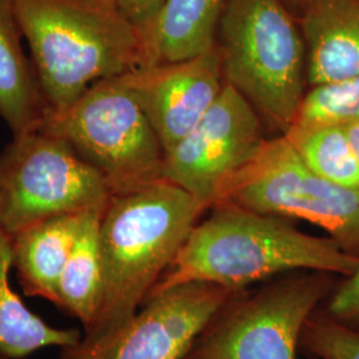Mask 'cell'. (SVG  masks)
<instances>
[{
	"label": "cell",
	"instance_id": "obj_1",
	"mask_svg": "<svg viewBox=\"0 0 359 359\" xmlns=\"http://www.w3.org/2000/svg\"><path fill=\"white\" fill-rule=\"evenodd\" d=\"M209 210L149 297L185 283L246 290L252 283L285 273L322 271L348 277L359 268L358 257L348 255L333 238L298 231L280 216L231 203H217Z\"/></svg>",
	"mask_w": 359,
	"mask_h": 359
},
{
	"label": "cell",
	"instance_id": "obj_2",
	"mask_svg": "<svg viewBox=\"0 0 359 359\" xmlns=\"http://www.w3.org/2000/svg\"><path fill=\"white\" fill-rule=\"evenodd\" d=\"M209 208L167 179L111 194L99 231L103 298L84 335L114 330L142 308Z\"/></svg>",
	"mask_w": 359,
	"mask_h": 359
},
{
	"label": "cell",
	"instance_id": "obj_3",
	"mask_svg": "<svg viewBox=\"0 0 359 359\" xmlns=\"http://www.w3.org/2000/svg\"><path fill=\"white\" fill-rule=\"evenodd\" d=\"M15 3L48 109H62L95 83L149 63L145 32L117 0Z\"/></svg>",
	"mask_w": 359,
	"mask_h": 359
},
{
	"label": "cell",
	"instance_id": "obj_4",
	"mask_svg": "<svg viewBox=\"0 0 359 359\" xmlns=\"http://www.w3.org/2000/svg\"><path fill=\"white\" fill-rule=\"evenodd\" d=\"M216 46L222 76L283 135L308 92L306 44L285 0H228Z\"/></svg>",
	"mask_w": 359,
	"mask_h": 359
},
{
	"label": "cell",
	"instance_id": "obj_5",
	"mask_svg": "<svg viewBox=\"0 0 359 359\" xmlns=\"http://www.w3.org/2000/svg\"><path fill=\"white\" fill-rule=\"evenodd\" d=\"M38 129L67 142L112 193L164 179L165 149L127 74L95 83L62 109H48Z\"/></svg>",
	"mask_w": 359,
	"mask_h": 359
},
{
	"label": "cell",
	"instance_id": "obj_6",
	"mask_svg": "<svg viewBox=\"0 0 359 359\" xmlns=\"http://www.w3.org/2000/svg\"><path fill=\"white\" fill-rule=\"evenodd\" d=\"M334 290L332 274L295 271L233 297L184 359H297L305 323Z\"/></svg>",
	"mask_w": 359,
	"mask_h": 359
},
{
	"label": "cell",
	"instance_id": "obj_7",
	"mask_svg": "<svg viewBox=\"0 0 359 359\" xmlns=\"http://www.w3.org/2000/svg\"><path fill=\"white\" fill-rule=\"evenodd\" d=\"M111 194L97 170L40 129L13 136L0 154V229L10 237L48 218L104 208Z\"/></svg>",
	"mask_w": 359,
	"mask_h": 359
},
{
	"label": "cell",
	"instance_id": "obj_8",
	"mask_svg": "<svg viewBox=\"0 0 359 359\" xmlns=\"http://www.w3.org/2000/svg\"><path fill=\"white\" fill-rule=\"evenodd\" d=\"M217 203L305 219L327 231L345 252L359 258V187L341 185L314 173L283 135L264 142Z\"/></svg>",
	"mask_w": 359,
	"mask_h": 359
},
{
	"label": "cell",
	"instance_id": "obj_9",
	"mask_svg": "<svg viewBox=\"0 0 359 359\" xmlns=\"http://www.w3.org/2000/svg\"><path fill=\"white\" fill-rule=\"evenodd\" d=\"M244 290L192 283L149 297L129 320L60 348L59 359H184L194 339Z\"/></svg>",
	"mask_w": 359,
	"mask_h": 359
},
{
	"label": "cell",
	"instance_id": "obj_10",
	"mask_svg": "<svg viewBox=\"0 0 359 359\" xmlns=\"http://www.w3.org/2000/svg\"><path fill=\"white\" fill-rule=\"evenodd\" d=\"M265 142L253 105L225 84L196 127L165 152L163 177L212 206Z\"/></svg>",
	"mask_w": 359,
	"mask_h": 359
},
{
	"label": "cell",
	"instance_id": "obj_11",
	"mask_svg": "<svg viewBox=\"0 0 359 359\" xmlns=\"http://www.w3.org/2000/svg\"><path fill=\"white\" fill-rule=\"evenodd\" d=\"M127 77L165 152L196 127L225 86L216 44L189 59L144 65Z\"/></svg>",
	"mask_w": 359,
	"mask_h": 359
},
{
	"label": "cell",
	"instance_id": "obj_12",
	"mask_svg": "<svg viewBox=\"0 0 359 359\" xmlns=\"http://www.w3.org/2000/svg\"><path fill=\"white\" fill-rule=\"evenodd\" d=\"M298 19L309 88L359 76V0H311Z\"/></svg>",
	"mask_w": 359,
	"mask_h": 359
},
{
	"label": "cell",
	"instance_id": "obj_13",
	"mask_svg": "<svg viewBox=\"0 0 359 359\" xmlns=\"http://www.w3.org/2000/svg\"><path fill=\"white\" fill-rule=\"evenodd\" d=\"M15 0H0V117L13 136L36 130L48 112Z\"/></svg>",
	"mask_w": 359,
	"mask_h": 359
},
{
	"label": "cell",
	"instance_id": "obj_14",
	"mask_svg": "<svg viewBox=\"0 0 359 359\" xmlns=\"http://www.w3.org/2000/svg\"><path fill=\"white\" fill-rule=\"evenodd\" d=\"M86 212L40 221L11 237L13 270L25 294L56 306L59 283Z\"/></svg>",
	"mask_w": 359,
	"mask_h": 359
},
{
	"label": "cell",
	"instance_id": "obj_15",
	"mask_svg": "<svg viewBox=\"0 0 359 359\" xmlns=\"http://www.w3.org/2000/svg\"><path fill=\"white\" fill-rule=\"evenodd\" d=\"M226 1L165 0L147 34L148 65L189 59L212 48Z\"/></svg>",
	"mask_w": 359,
	"mask_h": 359
},
{
	"label": "cell",
	"instance_id": "obj_16",
	"mask_svg": "<svg viewBox=\"0 0 359 359\" xmlns=\"http://www.w3.org/2000/svg\"><path fill=\"white\" fill-rule=\"evenodd\" d=\"M13 238L0 229V357L23 359L47 347L71 346L83 337L79 329L55 327L27 308L13 290Z\"/></svg>",
	"mask_w": 359,
	"mask_h": 359
},
{
	"label": "cell",
	"instance_id": "obj_17",
	"mask_svg": "<svg viewBox=\"0 0 359 359\" xmlns=\"http://www.w3.org/2000/svg\"><path fill=\"white\" fill-rule=\"evenodd\" d=\"M103 209H90L84 213L57 289L56 306L80 322L84 332L95 321L103 298V258L99 233Z\"/></svg>",
	"mask_w": 359,
	"mask_h": 359
},
{
	"label": "cell",
	"instance_id": "obj_18",
	"mask_svg": "<svg viewBox=\"0 0 359 359\" xmlns=\"http://www.w3.org/2000/svg\"><path fill=\"white\" fill-rule=\"evenodd\" d=\"M283 136L314 173L341 185L359 187V164L341 121H295Z\"/></svg>",
	"mask_w": 359,
	"mask_h": 359
},
{
	"label": "cell",
	"instance_id": "obj_19",
	"mask_svg": "<svg viewBox=\"0 0 359 359\" xmlns=\"http://www.w3.org/2000/svg\"><path fill=\"white\" fill-rule=\"evenodd\" d=\"M358 117L359 76L309 88L295 121L344 123Z\"/></svg>",
	"mask_w": 359,
	"mask_h": 359
},
{
	"label": "cell",
	"instance_id": "obj_20",
	"mask_svg": "<svg viewBox=\"0 0 359 359\" xmlns=\"http://www.w3.org/2000/svg\"><path fill=\"white\" fill-rule=\"evenodd\" d=\"M301 346L318 359H359V330L314 313L305 323Z\"/></svg>",
	"mask_w": 359,
	"mask_h": 359
},
{
	"label": "cell",
	"instance_id": "obj_21",
	"mask_svg": "<svg viewBox=\"0 0 359 359\" xmlns=\"http://www.w3.org/2000/svg\"><path fill=\"white\" fill-rule=\"evenodd\" d=\"M326 314L342 325L359 330V268L334 289Z\"/></svg>",
	"mask_w": 359,
	"mask_h": 359
},
{
	"label": "cell",
	"instance_id": "obj_22",
	"mask_svg": "<svg viewBox=\"0 0 359 359\" xmlns=\"http://www.w3.org/2000/svg\"><path fill=\"white\" fill-rule=\"evenodd\" d=\"M121 10L139 28L148 34V31L164 7L165 0H117Z\"/></svg>",
	"mask_w": 359,
	"mask_h": 359
},
{
	"label": "cell",
	"instance_id": "obj_23",
	"mask_svg": "<svg viewBox=\"0 0 359 359\" xmlns=\"http://www.w3.org/2000/svg\"><path fill=\"white\" fill-rule=\"evenodd\" d=\"M344 124H345V128H346L348 142L351 144V148L354 151V154H355L359 164V117L358 118L344 121Z\"/></svg>",
	"mask_w": 359,
	"mask_h": 359
},
{
	"label": "cell",
	"instance_id": "obj_24",
	"mask_svg": "<svg viewBox=\"0 0 359 359\" xmlns=\"http://www.w3.org/2000/svg\"><path fill=\"white\" fill-rule=\"evenodd\" d=\"M285 1L293 10V13L298 16V13H301L304 10V7L311 0H285Z\"/></svg>",
	"mask_w": 359,
	"mask_h": 359
},
{
	"label": "cell",
	"instance_id": "obj_25",
	"mask_svg": "<svg viewBox=\"0 0 359 359\" xmlns=\"http://www.w3.org/2000/svg\"><path fill=\"white\" fill-rule=\"evenodd\" d=\"M0 359H6V358H3V357H0Z\"/></svg>",
	"mask_w": 359,
	"mask_h": 359
}]
</instances>
